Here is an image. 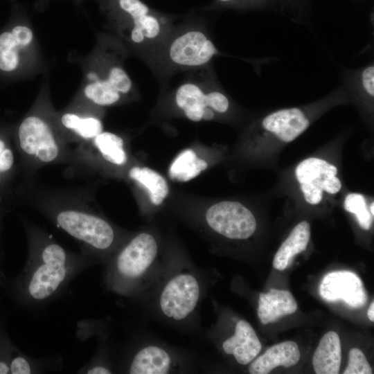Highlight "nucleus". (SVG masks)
Wrapping results in <instances>:
<instances>
[{
    "label": "nucleus",
    "instance_id": "f257e3e1",
    "mask_svg": "<svg viewBox=\"0 0 374 374\" xmlns=\"http://www.w3.org/2000/svg\"><path fill=\"white\" fill-rule=\"evenodd\" d=\"M30 240L26 265L10 283L14 299L23 306L40 307L52 301L78 274L97 262L85 253L68 252L47 238Z\"/></svg>",
    "mask_w": 374,
    "mask_h": 374
},
{
    "label": "nucleus",
    "instance_id": "f03ea898",
    "mask_svg": "<svg viewBox=\"0 0 374 374\" xmlns=\"http://www.w3.org/2000/svg\"><path fill=\"white\" fill-rule=\"evenodd\" d=\"M105 8L109 34L148 66L176 26L173 18L141 0H107Z\"/></svg>",
    "mask_w": 374,
    "mask_h": 374
},
{
    "label": "nucleus",
    "instance_id": "7ed1b4c3",
    "mask_svg": "<svg viewBox=\"0 0 374 374\" xmlns=\"http://www.w3.org/2000/svg\"><path fill=\"white\" fill-rule=\"evenodd\" d=\"M125 46L111 34H103L85 61L81 93L88 103L107 107L132 97L135 86L124 67Z\"/></svg>",
    "mask_w": 374,
    "mask_h": 374
},
{
    "label": "nucleus",
    "instance_id": "20e7f679",
    "mask_svg": "<svg viewBox=\"0 0 374 374\" xmlns=\"http://www.w3.org/2000/svg\"><path fill=\"white\" fill-rule=\"evenodd\" d=\"M220 53L203 26H176L149 66L162 79L211 64Z\"/></svg>",
    "mask_w": 374,
    "mask_h": 374
},
{
    "label": "nucleus",
    "instance_id": "39448f33",
    "mask_svg": "<svg viewBox=\"0 0 374 374\" xmlns=\"http://www.w3.org/2000/svg\"><path fill=\"white\" fill-rule=\"evenodd\" d=\"M158 244L154 235L141 233L107 261L105 284L123 296L135 294L154 267Z\"/></svg>",
    "mask_w": 374,
    "mask_h": 374
},
{
    "label": "nucleus",
    "instance_id": "423d86ee",
    "mask_svg": "<svg viewBox=\"0 0 374 374\" xmlns=\"http://www.w3.org/2000/svg\"><path fill=\"white\" fill-rule=\"evenodd\" d=\"M175 87L174 99L185 116L195 122L213 120L217 114H226L231 102L211 64L184 72Z\"/></svg>",
    "mask_w": 374,
    "mask_h": 374
},
{
    "label": "nucleus",
    "instance_id": "0eeeda50",
    "mask_svg": "<svg viewBox=\"0 0 374 374\" xmlns=\"http://www.w3.org/2000/svg\"><path fill=\"white\" fill-rule=\"evenodd\" d=\"M56 224L86 247L85 253L97 262H107L116 241L113 226L105 219L85 211L64 209L55 215Z\"/></svg>",
    "mask_w": 374,
    "mask_h": 374
},
{
    "label": "nucleus",
    "instance_id": "6e6552de",
    "mask_svg": "<svg viewBox=\"0 0 374 374\" xmlns=\"http://www.w3.org/2000/svg\"><path fill=\"white\" fill-rule=\"evenodd\" d=\"M21 150L27 156L42 163H50L60 156L61 148L51 123L43 115L31 113L18 128Z\"/></svg>",
    "mask_w": 374,
    "mask_h": 374
},
{
    "label": "nucleus",
    "instance_id": "1a4fd4ad",
    "mask_svg": "<svg viewBox=\"0 0 374 374\" xmlns=\"http://www.w3.org/2000/svg\"><path fill=\"white\" fill-rule=\"evenodd\" d=\"M201 296V286L197 277L189 272H180L168 280L159 298L160 311L166 318L183 321L197 306Z\"/></svg>",
    "mask_w": 374,
    "mask_h": 374
},
{
    "label": "nucleus",
    "instance_id": "9d476101",
    "mask_svg": "<svg viewBox=\"0 0 374 374\" xmlns=\"http://www.w3.org/2000/svg\"><path fill=\"white\" fill-rule=\"evenodd\" d=\"M205 217L211 229L230 239H247L256 229L253 213L237 202L215 204L207 210Z\"/></svg>",
    "mask_w": 374,
    "mask_h": 374
},
{
    "label": "nucleus",
    "instance_id": "9b49d317",
    "mask_svg": "<svg viewBox=\"0 0 374 374\" xmlns=\"http://www.w3.org/2000/svg\"><path fill=\"white\" fill-rule=\"evenodd\" d=\"M319 294L328 302L342 301L352 308H360L367 302V294L361 278L350 271L328 273L320 283Z\"/></svg>",
    "mask_w": 374,
    "mask_h": 374
},
{
    "label": "nucleus",
    "instance_id": "f8f14e48",
    "mask_svg": "<svg viewBox=\"0 0 374 374\" xmlns=\"http://www.w3.org/2000/svg\"><path fill=\"white\" fill-rule=\"evenodd\" d=\"M36 40L32 28L19 24L0 35V69L12 72L19 69L25 56L33 57Z\"/></svg>",
    "mask_w": 374,
    "mask_h": 374
},
{
    "label": "nucleus",
    "instance_id": "ddd939ff",
    "mask_svg": "<svg viewBox=\"0 0 374 374\" xmlns=\"http://www.w3.org/2000/svg\"><path fill=\"white\" fill-rule=\"evenodd\" d=\"M262 128L283 142H291L305 132L310 125L305 109L290 107L276 110L265 116Z\"/></svg>",
    "mask_w": 374,
    "mask_h": 374
},
{
    "label": "nucleus",
    "instance_id": "4468645a",
    "mask_svg": "<svg viewBox=\"0 0 374 374\" xmlns=\"http://www.w3.org/2000/svg\"><path fill=\"white\" fill-rule=\"evenodd\" d=\"M222 347L238 364L247 365L258 356L262 346L253 327L241 319L236 322L233 335L223 341Z\"/></svg>",
    "mask_w": 374,
    "mask_h": 374
},
{
    "label": "nucleus",
    "instance_id": "2eb2a0df",
    "mask_svg": "<svg viewBox=\"0 0 374 374\" xmlns=\"http://www.w3.org/2000/svg\"><path fill=\"white\" fill-rule=\"evenodd\" d=\"M300 357L299 346L294 341L281 342L255 358L249 364V372L251 374H267L279 366L288 368L295 365Z\"/></svg>",
    "mask_w": 374,
    "mask_h": 374
},
{
    "label": "nucleus",
    "instance_id": "dca6fc26",
    "mask_svg": "<svg viewBox=\"0 0 374 374\" xmlns=\"http://www.w3.org/2000/svg\"><path fill=\"white\" fill-rule=\"evenodd\" d=\"M298 308L292 293L287 290L270 289L260 293L258 316L262 325L274 323L281 317L294 313Z\"/></svg>",
    "mask_w": 374,
    "mask_h": 374
},
{
    "label": "nucleus",
    "instance_id": "f3484780",
    "mask_svg": "<svg viewBox=\"0 0 374 374\" xmlns=\"http://www.w3.org/2000/svg\"><path fill=\"white\" fill-rule=\"evenodd\" d=\"M174 366L170 354L164 348L149 345L138 350L132 359L127 373L131 374H165Z\"/></svg>",
    "mask_w": 374,
    "mask_h": 374
},
{
    "label": "nucleus",
    "instance_id": "a211bd4d",
    "mask_svg": "<svg viewBox=\"0 0 374 374\" xmlns=\"http://www.w3.org/2000/svg\"><path fill=\"white\" fill-rule=\"evenodd\" d=\"M341 362V349L339 335L334 331H329L322 337L314 353V370L317 374H337Z\"/></svg>",
    "mask_w": 374,
    "mask_h": 374
},
{
    "label": "nucleus",
    "instance_id": "6ab92c4d",
    "mask_svg": "<svg viewBox=\"0 0 374 374\" xmlns=\"http://www.w3.org/2000/svg\"><path fill=\"white\" fill-rule=\"evenodd\" d=\"M310 238V224L306 221L298 224L276 253L273 267L279 271L285 269L296 254L306 249Z\"/></svg>",
    "mask_w": 374,
    "mask_h": 374
},
{
    "label": "nucleus",
    "instance_id": "aec40b11",
    "mask_svg": "<svg viewBox=\"0 0 374 374\" xmlns=\"http://www.w3.org/2000/svg\"><path fill=\"white\" fill-rule=\"evenodd\" d=\"M59 123L62 128L84 140H93L103 128L99 117L80 112L62 113L59 117Z\"/></svg>",
    "mask_w": 374,
    "mask_h": 374
},
{
    "label": "nucleus",
    "instance_id": "412c9836",
    "mask_svg": "<svg viewBox=\"0 0 374 374\" xmlns=\"http://www.w3.org/2000/svg\"><path fill=\"white\" fill-rule=\"evenodd\" d=\"M129 175L148 190L150 199L153 204L160 205L166 197L169 191L168 184L156 171L147 167L136 166L130 170Z\"/></svg>",
    "mask_w": 374,
    "mask_h": 374
},
{
    "label": "nucleus",
    "instance_id": "4be33fe9",
    "mask_svg": "<svg viewBox=\"0 0 374 374\" xmlns=\"http://www.w3.org/2000/svg\"><path fill=\"white\" fill-rule=\"evenodd\" d=\"M207 166V163L197 157L193 150L187 149L181 152L173 161L169 174L172 179L188 181L197 177Z\"/></svg>",
    "mask_w": 374,
    "mask_h": 374
},
{
    "label": "nucleus",
    "instance_id": "5701e85b",
    "mask_svg": "<svg viewBox=\"0 0 374 374\" xmlns=\"http://www.w3.org/2000/svg\"><path fill=\"white\" fill-rule=\"evenodd\" d=\"M93 143L102 157L108 162L117 165H124L127 155L124 150L123 139L110 132H102L93 139Z\"/></svg>",
    "mask_w": 374,
    "mask_h": 374
},
{
    "label": "nucleus",
    "instance_id": "b1692460",
    "mask_svg": "<svg viewBox=\"0 0 374 374\" xmlns=\"http://www.w3.org/2000/svg\"><path fill=\"white\" fill-rule=\"evenodd\" d=\"M53 360L35 359L21 353L12 345L10 359V373L12 374H31L42 373L49 366H57L58 363L53 364Z\"/></svg>",
    "mask_w": 374,
    "mask_h": 374
},
{
    "label": "nucleus",
    "instance_id": "393cba45",
    "mask_svg": "<svg viewBox=\"0 0 374 374\" xmlns=\"http://www.w3.org/2000/svg\"><path fill=\"white\" fill-rule=\"evenodd\" d=\"M337 168L327 161L318 158H308L301 161L296 168L295 174L301 184L312 182L329 175H336Z\"/></svg>",
    "mask_w": 374,
    "mask_h": 374
},
{
    "label": "nucleus",
    "instance_id": "a878e982",
    "mask_svg": "<svg viewBox=\"0 0 374 374\" xmlns=\"http://www.w3.org/2000/svg\"><path fill=\"white\" fill-rule=\"evenodd\" d=\"M345 209L356 215L359 226L368 230L372 224L373 216L367 208L364 197L359 193L348 194L344 201Z\"/></svg>",
    "mask_w": 374,
    "mask_h": 374
},
{
    "label": "nucleus",
    "instance_id": "bb28decb",
    "mask_svg": "<svg viewBox=\"0 0 374 374\" xmlns=\"http://www.w3.org/2000/svg\"><path fill=\"white\" fill-rule=\"evenodd\" d=\"M371 367L363 352L357 348H352L348 355V363L344 374H371Z\"/></svg>",
    "mask_w": 374,
    "mask_h": 374
},
{
    "label": "nucleus",
    "instance_id": "cd10ccee",
    "mask_svg": "<svg viewBox=\"0 0 374 374\" xmlns=\"http://www.w3.org/2000/svg\"><path fill=\"white\" fill-rule=\"evenodd\" d=\"M12 345L0 322V374L10 373L9 359Z\"/></svg>",
    "mask_w": 374,
    "mask_h": 374
},
{
    "label": "nucleus",
    "instance_id": "c85d7f7f",
    "mask_svg": "<svg viewBox=\"0 0 374 374\" xmlns=\"http://www.w3.org/2000/svg\"><path fill=\"white\" fill-rule=\"evenodd\" d=\"M323 179H317L312 182L301 184L305 199L309 204H317L321 201L323 191Z\"/></svg>",
    "mask_w": 374,
    "mask_h": 374
},
{
    "label": "nucleus",
    "instance_id": "c756f323",
    "mask_svg": "<svg viewBox=\"0 0 374 374\" xmlns=\"http://www.w3.org/2000/svg\"><path fill=\"white\" fill-rule=\"evenodd\" d=\"M15 157L12 150L0 138V179L13 168Z\"/></svg>",
    "mask_w": 374,
    "mask_h": 374
},
{
    "label": "nucleus",
    "instance_id": "7c9ffc66",
    "mask_svg": "<svg viewBox=\"0 0 374 374\" xmlns=\"http://www.w3.org/2000/svg\"><path fill=\"white\" fill-rule=\"evenodd\" d=\"M341 188V183L336 175H329L323 179V190L330 194L338 193Z\"/></svg>",
    "mask_w": 374,
    "mask_h": 374
},
{
    "label": "nucleus",
    "instance_id": "2f4dec72",
    "mask_svg": "<svg viewBox=\"0 0 374 374\" xmlns=\"http://www.w3.org/2000/svg\"><path fill=\"white\" fill-rule=\"evenodd\" d=\"M367 315L370 321H374V302L372 301L368 310Z\"/></svg>",
    "mask_w": 374,
    "mask_h": 374
},
{
    "label": "nucleus",
    "instance_id": "473e14b6",
    "mask_svg": "<svg viewBox=\"0 0 374 374\" xmlns=\"http://www.w3.org/2000/svg\"><path fill=\"white\" fill-rule=\"evenodd\" d=\"M217 2L220 3H226V4H228V3H234L236 0H216Z\"/></svg>",
    "mask_w": 374,
    "mask_h": 374
},
{
    "label": "nucleus",
    "instance_id": "72a5a7b5",
    "mask_svg": "<svg viewBox=\"0 0 374 374\" xmlns=\"http://www.w3.org/2000/svg\"><path fill=\"white\" fill-rule=\"evenodd\" d=\"M370 213L373 216L374 215V203L373 202L370 207Z\"/></svg>",
    "mask_w": 374,
    "mask_h": 374
}]
</instances>
